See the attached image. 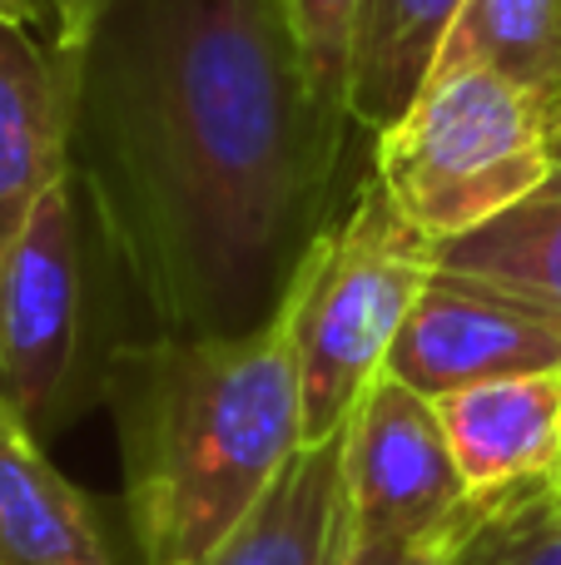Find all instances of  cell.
<instances>
[{
  "instance_id": "6da1fadb",
  "label": "cell",
  "mask_w": 561,
  "mask_h": 565,
  "mask_svg": "<svg viewBox=\"0 0 561 565\" xmlns=\"http://www.w3.org/2000/svg\"><path fill=\"white\" fill-rule=\"evenodd\" d=\"M75 154L159 338H209L278 312L338 149L284 0H115L75 60Z\"/></svg>"
},
{
  "instance_id": "7a4b0ae2",
  "label": "cell",
  "mask_w": 561,
  "mask_h": 565,
  "mask_svg": "<svg viewBox=\"0 0 561 565\" xmlns=\"http://www.w3.org/2000/svg\"><path fill=\"white\" fill-rule=\"evenodd\" d=\"M115 427L139 565H199L304 447L284 318L125 348L115 362Z\"/></svg>"
},
{
  "instance_id": "3957f363",
  "label": "cell",
  "mask_w": 561,
  "mask_h": 565,
  "mask_svg": "<svg viewBox=\"0 0 561 565\" xmlns=\"http://www.w3.org/2000/svg\"><path fill=\"white\" fill-rule=\"evenodd\" d=\"M433 268V244L403 218L378 174L358 184L343 218L314 234L278 302L304 397V441L348 427L363 392L388 372V352Z\"/></svg>"
},
{
  "instance_id": "277c9868",
  "label": "cell",
  "mask_w": 561,
  "mask_h": 565,
  "mask_svg": "<svg viewBox=\"0 0 561 565\" xmlns=\"http://www.w3.org/2000/svg\"><path fill=\"white\" fill-rule=\"evenodd\" d=\"M552 169L547 109L483 65H437L373 154L378 184L433 248L493 224Z\"/></svg>"
},
{
  "instance_id": "5b68a950",
  "label": "cell",
  "mask_w": 561,
  "mask_h": 565,
  "mask_svg": "<svg viewBox=\"0 0 561 565\" xmlns=\"http://www.w3.org/2000/svg\"><path fill=\"white\" fill-rule=\"evenodd\" d=\"M85 318L75 174L60 179L0 258V392L45 437L70 402Z\"/></svg>"
},
{
  "instance_id": "8992f818",
  "label": "cell",
  "mask_w": 561,
  "mask_h": 565,
  "mask_svg": "<svg viewBox=\"0 0 561 565\" xmlns=\"http://www.w3.org/2000/svg\"><path fill=\"white\" fill-rule=\"evenodd\" d=\"M343 501L373 546H413L467 507L437 402L388 372L363 392L343 431Z\"/></svg>"
},
{
  "instance_id": "52a82bcc",
  "label": "cell",
  "mask_w": 561,
  "mask_h": 565,
  "mask_svg": "<svg viewBox=\"0 0 561 565\" xmlns=\"http://www.w3.org/2000/svg\"><path fill=\"white\" fill-rule=\"evenodd\" d=\"M532 372H561L557 322L487 282L443 268H433L423 298L388 352V377L423 392L427 402Z\"/></svg>"
},
{
  "instance_id": "ba28073f",
  "label": "cell",
  "mask_w": 561,
  "mask_h": 565,
  "mask_svg": "<svg viewBox=\"0 0 561 565\" xmlns=\"http://www.w3.org/2000/svg\"><path fill=\"white\" fill-rule=\"evenodd\" d=\"M75 174V65L35 35L0 20V258L40 199Z\"/></svg>"
},
{
  "instance_id": "9c48e42d",
  "label": "cell",
  "mask_w": 561,
  "mask_h": 565,
  "mask_svg": "<svg viewBox=\"0 0 561 565\" xmlns=\"http://www.w3.org/2000/svg\"><path fill=\"white\" fill-rule=\"evenodd\" d=\"M467 497L561 477V372L502 377L437 402Z\"/></svg>"
},
{
  "instance_id": "30bf717a",
  "label": "cell",
  "mask_w": 561,
  "mask_h": 565,
  "mask_svg": "<svg viewBox=\"0 0 561 565\" xmlns=\"http://www.w3.org/2000/svg\"><path fill=\"white\" fill-rule=\"evenodd\" d=\"M0 561L125 565L105 511L50 461L6 392H0Z\"/></svg>"
},
{
  "instance_id": "8fae6325",
  "label": "cell",
  "mask_w": 561,
  "mask_h": 565,
  "mask_svg": "<svg viewBox=\"0 0 561 565\" xmlns=\"http://www.w3.org/2000/svg\"><path fill=\"white\" fill-rule=\"evenodd\" d=\"M463 0H363L348 65V119L383 135L407 115L433 75Z\"/></svg>"
},
{
  "instance_id": "7c38bea8",
  "label": "cell",
  "mask_w": 561,
  "mask_h": 565,
  "mask_svg": "<svg viewBox=\"0 0 561 565\" xmlns=\"http://www.w3.org/2000/svg\"><path fill=\"white\" fill-rule=\"evenodd\" d=\"M343 431L304 441L258 507L199 565H324L343 501Z\"/></svg>"
},
{
  "instance_id": "4fadbf2b",
  "label": "cell",
  "mask_w": 561,
  "mask_h": 565,
  "mask_svg": "<svg viewBox=\"0 0 561 565\" xmlns=\"http://www.w3.org/2000/svg\"><path fill=\"white\" fill-rule=\"evenodd\" d=\"M433 258L443 274L487 282L561 328V159L507 214L437 244Z\"/></svg>"
},
{
  "instance_id": "5bb4252c",
  "label": "cell",
  "mask_w": 561,
  "mask_h": 565,
  "mask_svg": "<svg viewBox=\"0 0 561 565\" xmlns=\"http://www.w3.org/2000/svg\"><path fill=\"white\" fill-rule=\"evenodd\" d=\"M437 65H483L561 125V0H463ZM433 65V70H437Z\"/></svg>"
},
{
  "instance_id": "9a60e30c",
  "label": "cell",
  "mask_w": 561,
  "mask_h": 565,
  "mask_svg": "<svg viewBox=\"0 0 561 565\" xmlns=\"http://www.w3.org/2000/svg\"><path fill=\"white\" fill-rule=\"evenodd\" d=\"M453 565H561V477L473 497Z\"/></svg>"
},
{
  "instance_id": "2e32d148",
  "label": "cell",
  "mask_w": 561,
  "mask_h": 565,
  "mask_svg": "<svg viewBox=\"0 0 561 565\" xmlns=\"http://www.w3.org/2000/svg\"><path fill=\"white\" fill-rule=\"evenodd\" d=\"M363 0H284L288 35L298 50L304 89L324 139L343 149L348 119V65H353V25Z\"/></svg>"
},
{
  "instance_id": "e0dca14e",
  "label": "cell",
  "mask_w": 561,
  "mask_h": 565,
  "mask_svg": "<svg viewBox=\"0 0 561 565\" xmlns=\"http://www.w3.org/2000/svg\"><path fill=\"white\" fill-rule=\"evenodd\" d=\"M40 6H45L50 25H55V40H50V45H55V55L75 65V60L85 55V45L95 40L99 20L109 15V6H115V0H40Z\"/></svg>"
},
{
  "instance_id": "ac0fdd59",
  "label": "cell",
  "mask_w": 561,
  "mask_h": 565,
  "mask_svg": "<svg viewBox=\"0 0 561 565\" xmlns=\"http://www.w3.org/2000/svg\"><path fill=\"white\" fill-rule=\"evenodd\" d=\"M0 20H15V25H40L45 6L40 0H0Z\"/></svg>"
},
{
  "instance_id": "d6986e66",
  "label": "cell",
  "mask_w": 561,
  "mask_h": 565,
  "mask_svg": "<svg viewBox=\"0 0 561 565\" xmlns=\"http://www.w3.org/2000/svg\"><path fill=\"white\" fill-rule=\"evenodd\" d=\"M552 145H557V159H561V125H557V135H552Z\"/></svg>"
},
{
  "instance_id": "ffe728a7",
  "label": "cell",
  "mask_w": 561,
  "mask_h": 565,
  "mask_svg": "<svg viewBox=\"0 0 561 565\" xmlns=\"http://www.w3.org/2000/svg\"><path fill=\"white\" fill-rule=\"evenodd\" d=\"M0 565H6V561H0Z\"/></svg>"
}]
</instances>
